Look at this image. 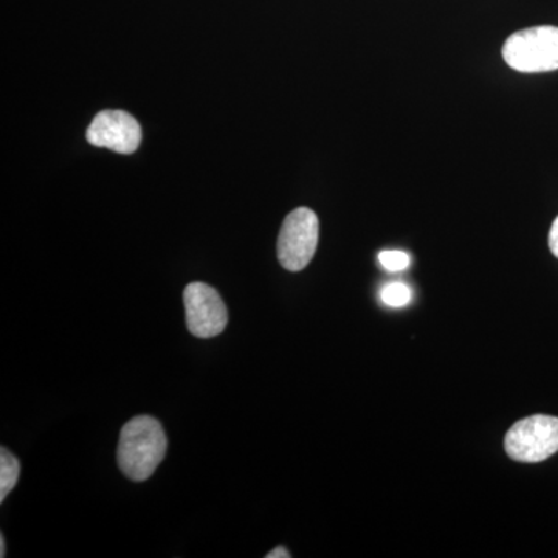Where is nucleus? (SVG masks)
<instances>
[{
    "label": "nucleus",
    "instance_id": "f257e3e1",
    "mask_svg": "<svg viewBox=\"0 0 558 558\" xmlns=\"http://www.w3.org/2000/svg\"><path fill=\"white\" fill-rule=\"evenodd\" d=\"M167 450L168 439L160 422L143 414L121 428L117 461L128 478L140 483L154 475Z\"/></svg>",
    "mask_w": 558,
    "mask_h": 558
},
{
    "label": "nucleus",
    "instance_id": "f03ea898",
    "mask_svg": "<svg viewBox=\"0 0 558 558\" xmlns=\"http://www.w3.org/2000/svg\"><path fill=\"white\" fill-rule=\"evenodd\" d=\"M502 60L520 73L558 70V27L538 25L513 33L502 46Z\"/></svg>",
    "mask_w": 558,
    "mask_h": 558
},
{
    "label": "nucleus",
    "instance_id": "7ed1b4c3",
    "mask_svg": "<svg viewBox=\"0 0 558 558\" xmlns=\"http://www.w3.org/2000/svg\"><path fill=\"white\" fill-rule=\"evenodd\" d=\"M506 453L524 464H535L558 451V417L535 414L517 422L505 438Z\"/></svg>",
    "mask_w": 558,
    "mask_h": 558
},
{
    "label": "nucleus",
    "instance_id": "20e7f679",
    "mask_svg": "<svg viewBox=\"0 0 558 558\" xmlns=\"http://www.w3.org/2000/svg\"><path fill=\"white\" fill-rule=\"evenodd\" d=\"M319 220L311 208L289 213L278 236V260L286 270L301 271L310 266L318 247Z\"/></svg>",
    "mask_w": 558,
    "mask_h": 558
},
{
    "label": "nucleus",
    "instance_id": "39448f33",
    "mask_svg": "<svg viewBox=\"0 0 558 558\" xmlns=\"http://www.w3.org/2000/svg\"><path fill=\"white\" fill-rule=\"evenodd\" d=\"M186 326L197 339H213L227 328L229 311L218 290L205 282H191L183 292Z\"/></svg>",
    "mask_w": 558,
    "mask_h": 558
},
{
    "label": "nucleus",
    "instance_id": "423d86ee",
    "mask_svg": "<svg viewBox=\"0 0 558 558\" xmlns=\"http://www.w3.org/2000/svg\"><path fill=\"white\" fill-rule=\"evenodd\" d=\"M86 137L87 142L97 148L132 154L142 143V128L138 121L124 110H101L87 128Z\"/></svg>",
    "mask_w": 558,
    "mask_h": 558
},
{
    "label": "nucleus",
    "instance_id": "0eeeda50",
    "mask_svg": "<svg viewBox=\"0 0 558 558\" xmlns=\"http://www.w3.org/2000/svg\"><path fill=\"white\" fill-rule=\"evenodd\" d=\"M20 475V461L10 450L2 447L0 449V501H5L10 492L16 486Z\"/></svg>",
    "mask_w": 558,
    "mask_h": 558
},
{
    "label": "nucleus",
    "instance_id": "6e6552de",
    "mask_svg": "<svg viewBox=\"0 0 558 558\" xmlns=\"http://www.w3.org/2000/svg\"><path fill=\"white\" fill-rule=\"evenodd\" d=\"M410 300V289L407 288L405 284H402V282H392V284H388L387 288L381 290V301H384L387 306L402 307L409 304Z\"/></svg>",
    "mask_w": 558,
    "mask_h": 558
},
{
    "label": "nucleus",
    "instance_id": "1a4fd4ad",
    "mask_svg": "<svg viewBox=\"0 0 558 558\" xmlns=\"http://www.w3.org/2000/svg\"><path fill=\"white\" fill-rule=\"evenodd\" d=\"M381 266L389 271H402L410 266V256L399 250H387L379 255Z\"/></svg>",
    "mask_w": 558,
    "mask_h": 558
},
{
    "label": "nucleus",
    "instance_id": "9d476101",
    "mask_svg": "<svg viewBox=\"0 0 558 558\" xmlns=\"http://www.w3.org/2000/svg\"><path fill=\"white\" fill-rule=\"evenodd\" d=\"M549 248L553 252V255L558 258V216L557 219L554 220L553 227H550L549 231Z\"/></svg>",
    "mask_w": 558,
    "mask_h": 558
},
{
    "label": "nucleus",
    "instance_id": "9b49d317",
    "mask_svg": "<svg viewBox=\"0 0 558 558\" xmlns=\"http://www.w3.org/2000/svg\"><path fill=\"white\" fill-rule=\"evenodd\" d=\"M267 558H289L290 554L284 548H277L267 554Z\"/></svg>",
    "mask_w": 558,
    "mask_h": 558
},
{
    "label": "nucleus",
    "instance_id": "f8f14e48",
    "mask_svg": "<svg viewBox=\"0 0 558 558\" xmlns=\"http://www.w3.org/2000/svg\"><path fill=\"white\" fill-rule=\"evenodd\" d=\"M7 556V549H5V537L3 535H0V557Z\"/></svg>",
    "mask_w": 558,
    "mask_h": 558
}]
</instances>
